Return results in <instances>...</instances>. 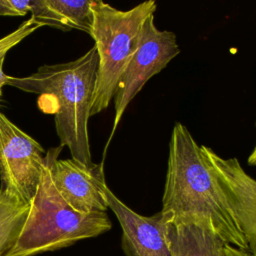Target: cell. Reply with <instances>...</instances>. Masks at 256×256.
<instances>
[{
    "label": "cell",
    "instance_id": "6da1fadb",
    "mask_svg": "<svg viewBox=\"0 0 256 256\" xmlns=\"http://www.w3.org/2000/svg\"><path fill=\"white\" fill-rule=\"evenodd\" d=\"M161 212L170 224L208 227L226 244L248 251L245 237L200 145L180 122L174 124L170 137Z\"/></svg>",
    "mask_w": 256,
    "mask_h": 256
},
{
    "label": "cell",
    "instance_id": "7a4b0ae2",
    "mask_svg": "<svg viewBox=\"0 0 256 256\" xmlns=\"http://www.w3.org/2000/svg\"><path fill=\"white\" fill-rule=\"evenodd\" d=\"M98 70L96 47L76 60L40 66L26 77L8 76L6 85L39 94V108L54 114L55 128L61 146H67L72 158L91 166L88 120Z\"/></svg>",
    "mask_w": 256,
    "mask_h": 256
},
{
    "label": "cell",
    "instance_id": "3957f363",
    "mask_svg": "<svg viewBox=\"0 0 256 256\" xmlns=\"http://www.w3.org/2000/svg\"><path fill=\"white\" fill-rule=\"evenodd\" d=\"M62 148L60 145L46 152L27 218L16 241L2 256H35L71 246L111 229L112 222L106 212H77L59 193L53 179V166Z\"/></svg>",
    "mask_w": 256,
    "mask_h": 256
},
{
    "label": "cell",
    "instance_id": "277c9868",
    "mask_svg": "<svg viewBox=\"0 0 256 256\" xmlns=\"http://www.w3.org/2000/svg\"><path fill=\"white\" fill-rule=\"evenodd\" d=\"M157 3L144 1L128 10L94 0L90 36L98 54V70L91 116L105 110L114 97L119 80L137 48L145 20L154 15Z\"/></svg>",
    "mask_w": 256,
    "mask_h": 256
},
{
    "label": "cell",
    "instance_id": "5b68a950",
    "mask_svg": "<svg viewBox=\"0 0 256 256\" xmlns=\"http://www.w3.org/2000/svg\"><path fill=\"white\" fill-rule=\"evenodd\" d=\"M180 51L174 32L160 30L155 24L154 15L145 20L138 37L136 51L126 66L113 97L115 115L107 146L129 103L146 82L166 68Z\"/></svg>",
    "mask_w": 256,
    "mask_h": 256
},
{
    "label": "cell",
    "instance_id": "8992f818",
    "mask_svg": "<svg viewBox=\"0 0 256 256\" xmlns=\"http://www.w3.org/2000/svg\"><path fill=\"white\" fill-rule=\"evenodd\" d=\"M46 151L0 111V190L30 203L41 178Z\"/></svg>",
    "mask_w": 256,
    "mask_h": 256
},
{
    "label": "cell",
    "instance_id": "52a82bcc",
    "mask_svg": "<svg viewBox=\"0 0 256 256\" xmlns=\"http://www.w3.org/2000/svg\"><path fill=\"white\" fill-rule=\"evenodd\" d=\"M200 148L225 193L248 252L256 256V179L244 170L237 158H223L208 146L200 145Z\"/></svg>",
    "mask_w": 256,
    "mask_h": 256
},
{
    "label": "cell",
    "instance_id": "ba28073f",
    "mask_svg": "<svg viewBox=\"0 0 256 256\" xmlns=\"http://www.w3.org/2000/svg\"><path fill=\"white\" fill-rule=\"evenodd\" d=\"M108 208L122 229V248L127 256H172L168 221L161 211L152 216L138 214L124 204L108 186L104 189Z\"/></svg>",
    "mask_w": 256,
    "mask_h": 256
},
{
    "label": "cell",
    "instance_id": "9c48e42d",
    "mask_svg": "<svg viewBox=\"0 0 256 256\" xmlns=\"http://www.w3.org/2000/svg\"><path fill=\"white\" fill-rule=\"evenodd\" d=\"M53 179L61 196L77 212L107 211L103 163L87 166L73 158L57 159Z\"/></svg>",
    "mask_w": 256,
    "mask_h": 256
},
{
    "label": "cell",
    "instance_id": "30bf717a",
    "mask_svg": "<svg viewBox=\"0 0 256 256\" xmlns=\"http://www.w3.org/2000/svg\"><path fill=\"white\" fill-rule=\"evenodd\" d=\"M94 0H32L31 17L41 26H51L64 32L72 29L91 34Z\"/></svg>",
    "mask_w": 256,
    "mask_h": 256
},
{
    "label": "cell",
    "instance_id": "8fae6325",
    "mask_svg": "<svg viewBox=\"0 0 256 256\" xmlns=\"http://www.w3.org/2000/svg\"><path fill=\"white\" fill-rule=\"evenodd\" d=\"M168 240L172 256H225L226 243L208 227L169 223Z\"/></svg>",
    "mask_w": 256,
    "mask_h": 256
},
{
    "label": "cell",
    "instance_id": "7c38bea8",
    "mask_svg": "<svg viewBox=\"0 0 256 256\" xmlns=\"http://www.w3.org/2000/svg\"><path fill=\"white\" fill-rule=\"evenodd\" d=\"M30 203L0 190V256L16 241L27 218Z\"/></svg>",
    "mask_w": 256,
    "mask_h": 256
},
{
    "label": "cell",
    "instance_id": "4fadbf2b",
    "mask_svg": "<svg viewBox=\"0 0 256 256\" xmlns=\"http://www.w3.org/2000/svg\"><path fill=\"white\" fill-rule=\"evenodd\" d=\"M39 27L42 26L32 17H30L29 19L22 22L16 30L0 38V99L2 96V88L6 85V81L8 78V75H6L3 71V64L7 53L18 43L24 40L27 36L37 30Z\"/></svg>",
    "mask_w": 256,
    "mask_h": 256
},
{
    "label": "cell",
    "instance_id": "5bb4252c",
    "mask_svg": "<svg viewBox=\"0 0 256 256\" xmlns=\"http://www.w3.org/2000/svg\"><path fill=\"white\" fill-rule=\"evenodd\" d=\"M31 8L32 0H0V16H24Z\"/></svg>",
    "mask_w": 256,
    "mask_h": 256
},
{
    "label": "cell",
    "instance_id": "9a60e30c",
    "mask_svg": "<svg viewBox=\"0 0 256 256\" xmlns=\"http://www.w3.org/2000/svg\"><path fill=\"white\" fill-rule=\"evenodd\" d=\"M224 253H225V256H252L248 251L238 249L228 244L224 246Z\"/></svg>",
    "mask_w": 256,
    "mask_h": 256
},
{
    "label": "cell",
    "instance_id": "2e32d148",
    "mask_svg": "<svg viewBox=\"0 0 256 256\" xmlns=\"http://www.w3.org/2000/svg\"><path fill=\"white\" fill-rule=\"evenodd\" d=\"M255 125H256V120H255ZM247 164L250 166H256V143L247 158Z\"/></svg>",
    "mask_w": 256,
    "mask_h": 256
}]
</instances>
